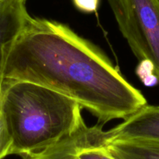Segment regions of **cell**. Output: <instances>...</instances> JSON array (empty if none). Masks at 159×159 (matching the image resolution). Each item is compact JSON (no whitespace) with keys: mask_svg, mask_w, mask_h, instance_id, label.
<instances>
[{"mask_svg":"<svg viewBox=\"0 0 159 159\" xmlns=\"http://www.w3.org/2000/svg\"><path fill=\"white\" fill-rule=\"evenodd\" d=\"M25 80L66 96L105 124L148 105L94 44L56 20L30 16L12 43L2 80Z\"/></svg>","mask_w":159,"mask_h":159,"instance_id":"cell-1","label":"cell"},{"mask_svg":"<svg viewBox=\"0 0 159 159\" xmlns=\"http://www.w3.org/2000/svg\"><path fill=\"white\" fill-rule=\"evenodd\" d=\"M0 108L12 140L10 155L24 159L56 143L84 122L77 102L25 80H2Z\"/></svg>","mask_w":159,"mask_h":159,"instance_id":"cell-2","label":"cell"},{"mask_svg":"<svg viewBox=\"0 0 159 159\" xmlns=\"http://www.w3.org/2000/svg\"><path fill=\"white\" fill-rule=\"evenodd\" d=\"M119 30L134 56L146 62L159 82V2L108 0Z\"/></svg>","mask_w":159,"mask_h":159,"instance_id":"cell-3","label":"cell"},{"mask_svg":"<svg viewBox=\"0 0 159 159\" xmlns=\"http://www.w3.org/2000/svg\"><path fill=\"white\" fill-rule=\"evenodd\" d=\"M102 126H88L84 121L56 143L24 159H115L107 149L108 133Z\"/></svg>","mask_w":159,"mask_h":159,"instance_id":"cell-4","label":"cell"},{"mask_svg":"<svg viewBox=\"0 0 159 159\" xmlns=\"http://www.w3.org/2000/svg\"><path fill=\"white\" fill-rule=\"evenodd\" d=\"M107 132L108 143L134 139L159 140V105H145Z\"/></svg>","mask_w":159,"mask_h":159,"instance_id":"cell-5","label":"cell"},{"mask_svg":"<svg viewBox=\"0 0 159 159\" xmlns=\"http://www.w3.org/2000/svg\"><path fill=\"white\" fill-rule=\"evenodd\" d=\"M27 0L0 2V86L9 48L30 17L26 8Z\"/></svg>","mask_w":159,"mask_h":159,"instance_id":"cell-6","label":"cell"},{"mask_svg":"<svg viewBox=\"0 0 159 159\" xmlns=\"http://www.w3.org/2000/svg\"><path fill=\"white\" fill-rule=\"evenodd\" d=\"M115 159H159V140L149 139L116 140L107 143Z\"/></svg>","mask_w":159,"mask_h":159,"instance_id":"cell-7","label":"cell"},{"mask_svg":"<svg viewBox=\"0 0 159 159\" xmlns=\"http://www.w3.org/2000/svg\"><path fill=\"white\" fill-rule=\"evenodd\" d=\"M1 87V86H0ZM12 140L0 108V159L10 155Z\"/></svg>","mask_w":159,"mask_h":159,"instance_id":"cell-8","label":"cell"},{"mask_svg":"<svg viewBox=\"0 0 159 159\" xmlns=\"http://www.w3.org/2000/svg\"><path fill=\"white\" fill-rule=\"evenodd\" d=\"M75 7L84 13H93L98 10L99 0H73Z\"/></svg>","mask_w":159,"mask_h":159,"instance_id":"cell-9","label":"cell"},{"mask_svg":"<svg viewBox=\"0 0 159 159\" xmlns=\"http://www.w3.org/2000/svg\"><path fill=\"white\" fill-rule=\"evenodd\" d=\"M6 1H9V0H0V2H6Z\"/></svg>","mask_w":159,"mask_h":159,"instance_id":"cell-10","label":"cell"},{"mask_svg":"<svg viewBox=\"0 0 159 159\" xmlns=\"http://www.w3.org/2000/svg\"><path fill=\"white\" fill-rule=\"evenodd\" d=\"M157 1H158V2H159V0H157Z\"/></svg>","mask_w":159,"mask_h":159,"instance_id":"cell-11","label":"cell"}]
</instances>
